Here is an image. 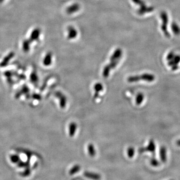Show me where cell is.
I'll use <instances>...</instances> for the list:
<instances>
[{
  "label": "cell",
  "mask_w": 180,
  "mask_h": 180,
  "mask_svg": "<svg viewBox=\"0 0 180 180\" xmlns=\"http://www.w3.org/2000/svg\"><path fill=\"white\" fill-rule=\"evenodd\" d=\"M156 79V77L153 74L144 73L140 75L130 76L127 78V81L129 83H135L143 81L147 82H154Z\"/></svg>",
  "instance_id": "1"
},
{
  "label": "cell",
  "mask_w": 180,
  "mask_h": 180,
  "mask_svg": "<svg viewBox=\"0 0 180 180\" xmlns=\"http://www.w3.org/2000/svg\"><path fill=\"white\" fill-rule=\"evenodd\" d=\"M132 2L136 5L139 6V9L137 11V13L140 16L148 13H151L154 11V8L152 6H149L147 5L146 2L144 0H132Z\"/></svg>",
  "instance_id": "2"
},
{
  "label": "cell",
  "mask_w": 180,
  "mask_h": 180,
  "mask_svg": "<svg viewBox=\"0 0 180 180\" xmlns=\"http://www.w3.org/2000/svg\"><path fill=\"white\" fill-rule=\"evenodd\" d=\"M160 18L162 20V25L161 28L164 36L165 37L169 38H170V33L168 30V25L169 22V16L166 11H162L160 13Z\"/></svg>",
  "instance_id": "3"
},
{
  "label": "cell",
  "mask_w": 180,
  "mask_h": 180,
  "mask_svg": "<svg viewBox=\"0 0 180 180\" xmlns=\"http://www.w3.org/2000/svg\"><path fill=\"white\" fill-rule=\"evenodd\" d=\"M180 63V55L175 54L174 58L168 62V65L171 68L172 71H177L179 69V64Z\"/></svg>",
  "instance_id": "4"
},
{
  "label": "cell",
  "mask_w": 180,
  "mask_h": 180,
  "mask_svg": "<svg viewBox=\"0 0 180 180\" xmlns=\"http://www.w3.org/2000/svg\"><path fill=\"white\" fill-rule=\"evenodd\" d=\"M155 151H156V144L153 140H150L147 146L144 148H140L139 149V152L140 153H144L145 152H149L154 154Z\"/></svg>",
  "instance_id": "5"
},
{
  "label": "cell",
  "mask_w": 180,
  "mask_h": 180,
  "mask_svg": "<svg viewBox=\"0 0 180 180\" xmlns=\"http://www.w3.org/2000/svg\"><path fill=\"white\" fill-rule=\"evenodd\" d=\"M55 97L59 99L60 102V106L62 109H64L67 104V99L64 94L61 92H56L55 93Z\"/></svg>",
  "instance_id": "6"
},
{
  "label": "cell",
  "mask_w": 180,
  "mask_h": 180,
  "mask_svg": "<svg viewBox=\"0 0 180 180\" xmlns=\"http://www.w3.org/2000/svg\"><path fill=\"white\" fill-rule=\"evenodd\" d=\"M29 92H30V89L29 87L26 85H24L22 87L21 90L17 92L16 94H15V98L19 99L22 95H26L27 98H30Z\"/></svg>",
  "instance_id": "7"
},
{
  "label": "cell",
  "mask_w": 180,
  "mask_h": 180,
  "mask_svg": "<svg viewBox=\"0 0 180 180\" xmlns=\"http://www.w3.org/2000/svg\"><path fill=\"white\" fill-rule=\"evenodd\" d=\"M15 56V53L14 52H11L10 53H9L5 58H4L2 61L0 63V67H5L8 65L9 63L10 62V60L14 58Z\"/></svg>",
  "instance_id": "8"
},
{
  "label": "cell",
  "mask_w": 180,
  "mask_h": 180,
  "mask_svg": "<svg viewBox=\"0 0 180 180\" xmlns=\"http://www.w3.org/2000/svg\"><path fill=\"white\" fill-rule=\"evenodd\" d=\"M41 34V30L39 28H36L31 33L29 40L31 43L37 41L39 39Z\"/></svg>",
  "instance_id": "9"
},
{
  "label": "cell",
  "mask_w": 180,
  "mask_h": 180,
  "mask_svg": "<svg viewBox=\"0 0 180 180\" xmlns=\"http://www.w3.org/2000/svg\"><path fill=\"white\" fill-rule=\"evenodd\" d=\"M68 35V39L69 40L74 39L76 38L78 35V32L75 28L72 26H69L67 28Z\"/></svg>",
  "instance_id": "10"
},
{
  "label": "cell",
  "mask_w": 180,
  "mask_h": 180,
  "mask_svg": "<svg viewBox=\"0 0 180 180\" xmlns=\"http://www.w3.org/2000/svg\"><path fill=\"white\" fill-rule=\"evenodd\" d=\"M122 50L121 49H117L112 54V56L110 58V62L114 61L116 60H120L122 56Z\"/></svg>",
  "instance_id": "11"
},
{
  "label": "cell",
  "mask_w": 180,
  "mask_h": 180,
  "mask_svg": "<svg viewBox=\"0 0 180 180\" xmlns=\"http://www.w3.org/2000/svg\"><path fill=\"white\" fill-rule=\"evenodd\" d=\"M80 9V6L79 4L75 3L70 6L68 7L66 9V12L68 14H72L78 11Z\"/></svg>",
  "instance_id": "12"
},
{
  "label": "cell",
  "mask_w": 180,
  "mask_h": 180,
  "mask_svg": "<svg viewBox=\"0 0 180 180\" xmlns=\"http://www.w3.org/2000/svg\"><path fill=\"white\" fill-rule=\"evenodd\" d=\"M84 175L85 177L94 180H99L101 178V176L98 174L90 172H85L84 173Z\"/></svg>",
  "instance_id": "13"
},
{
  "label": "cell",
  "mask_w": 180,
  "mask_h": 180,
  "mask_svg": "<svg viewBox=\"0 0 180 180\" xmlns=\"http://www.w3.org/2000/svg\"><path fill=\"white\" fill-rule=\"evenodd\" d=\"M52 62V54L51 52H48L44 58L43 63L45 66H49Z\"/></svg>",
  "instance_id": "14"
},
{
  "label": "cell",
  "mask_w": 180,
  "mask_h": 180,
  "mask_svg": "<svg viewBox=\"0 0 180 180\" xmlns=\"http://www.w3.org/2000/svg\"><path fill=\"white\" fill-rule=\"evenodd\" d=\"M160 157L161 161L163 163H166L167 161V149L164 146L161 147L160 150Z\"/></svg>",
  "instance_id": "15"
},
{
  "label": "cell",
  "mask_w": 180,
  "mask_h": 180,
  "mask_svg": "<svg viewBox=\"0 0 180 180\" xmlns=\"http://www.w3.org/2000/svg\"><path fill=\"white\" fill-rule=\"evenodd\" d=\"M30 79L31 83L33 84V85L36 86L38 85V82H39V78L37 75V72L36 71H33L30 74Z\"/></svg>",
  "instance_id": "16"
},
{
  "label": "cell",
  "mask_w": 180,
  "mask_h": 180,
  "mask_svg": "<svg viewBox=\"0 0 180 180\" xmlns=\"http://www.w3.org/2000/svg\"><path fill=\"white\" fill-rule=\"evenodd\" d=\"M171 28L173 34L175 35L179 36L180 35V27L177 22H173L171 25Z\"/></svg>",
  "instance_id": "17"
},
{
  "label": "cell",
  "mask_w": 180,
  "mask_h": 180,
  "mask_svg": "<svg viewBox=\"0 0 180 180\" xmlns=\"http://www.w3.org/2000/svg\"><path fill=\"white\" fill-rule=\"evenodd\" d=\"M77 128V125L76 123L72 122L70 124L69 127V134L71 137L74 136Z\"/></svg>",
  "instance_id": "18"
},
{
  "label": "cell",
  "mask_w": 180,
  "mask_h": 180,
  "mask_svg": "<svg viewBox=\"0 0 180 180\" xmlns=\"http://www.w3.org/2000/svg\"><path fill=\"white\" fill-rule=\"evenodd\" d=\"M94 88L95 91L94 96H95V98H97L98 97L99 92H101L102 91H103L104 87H103V85L101 83H97L96 84H95Z\"/></svg>",
  "instance_id": "19"
},
{
  "label": "cell",
  "mask_w": 180,
  "mask_h": 180,
  "mask_svg": "<svg viewBox=\"0 0 180 180\" xmlns=\"http://www.w3.org/2000/svg\"><path fill=\"white\" fill-rule=\"evenodd\" d=\"M31 42H30V41L29 40V39H25L22 42V50L23 51L27 53L28 52L30 51V44H31Z\"/></svg>",
  "instance_id": "20"
},
{
  "label": "cell",
  "mask_w": 180,
  "mask_h": 180,
  "mask_svg": "<svg viewBox=\"0 0 180 180\" xmlns=\"http://www.w3.org/2000/svg\"><path fill=\"white\" fill-rule=\"evenodd\" d=\"M145 98L144 95L142 93H139L136 96L135 101H136V104L137 105H140L142 104V103H143Z\"/></svg>",
  "instance_id": "21"
},
{
  "label": "cell",
  "mask_w": 180,
  "mask_h": 180,
  "mask_svg": "<svg viewBox=\"0 0 180 180\" xmlns=\"http://www.w3.org/2000/svg\"><path fill=\"white\" fill-rule=\"evenodd\" d=\"M89 154L91 157H94L96 155V150L95 147L93 144H89L87 147Z\"/></svg>",
  "instance_id": "22"
},
{
  "label": "cell",
  "mask_w": 180,
  "mask_h": 180,
  "mask_svg": "<svg viewBox=\"0 0 180 180\" xmlns=\"http://www.w3.org/2000/svg\"><path fill=\"white\" fill-rule=\"evenodd\" d=\"M111 70V68L110 67L109 65H107L106 66H105V67L103 69V73H102L103 77H104L105 78H107L109 77Z\"/></svg>",
  "instance_id": "23"
},
{
  "label": "cell",
  "mask_w": 180,
  "mask_h": 180,
  "mask_svg": "<svg viewBox=\"0 0 180 180\" xmlns=\"http://www.w3.org/2000/svg\"><path fill=\"white\" fill-rule=\"evenodd\" d=\"M127 155L129 158H132L135 155V149L132 147H129L127 149Z\"/></svg>",
  "instance_id": "24"
},
{
  "label": "cell",
  "mask_w": 180,
  "mask_h": 180,
  "mask_svg": "<svg viewBox=\"0 0 180 180\" xmlns=\"http://www.w3.org/2000/svg\"><path fill=\"white\" fill-rule=\"evenodd\" d=\"M80 166L78 165H76L73 166L71 168V170H70V175H74V174H76V173H77L78 171H80Z\"/></svg>",
  "instance_id": "25"
},
{
  "label": "cell",
  "mask_w": 180,
  "mask_h": 180,
  "mask_svg": "<svg viewBox=\"0 0 180 180\" xmlns=\"http://www.w3.org/2000/svg\"><path fill=\"white\" fill-rule=\"evenodd\" d=\"M10 160H11L12 162L14 163H18L20 161V157L18 156V155H12L10 156Z\"/></svg>",
  "instance_id": "26"
},
{
  "label": "cell",
  "mask_w": 180,
  "mask_h": 180,
  "mask_svg": "<svg viewBox=\"0 0 180 180\" xmlns=\"http://www.w3.org/2000/svg\"><path fill=\"white\" fill-rule=\"evenodd\" d=\"M17 73L15 72H13L11 71H5L4 75H5V77H6L7 78H12V77L13 76H16Z\"/></svg>",
  "instance_id": "27"
},
{
  "label": "cell",
  "mask_w": 180,
  "mask_h": 180,
  "mask_svg": "<svg viewBox=\"0 0 180 180\" xmlns=\"http://www.w3.org/2000/svg\"><path fill=\"white\" fill-rule=\"evenodd\" d=\"M150 164L151 165V166L154 167H158L160 165L159 162L155 158H152V159H151Z\"/></svg>",
  "instance_id": "28"
},
{
  "label": "cell",
  "mask_w": 180,
  "mask_h": 180,
  "mask_svg": "<svg viewBox=\"0 0 180 180\" xmlns=\"http://www.w3.org/2000/svg\"><path fill=\"white\" fill-rule=\"evenodd\" d=\"M120 60H116L114 61L110 62L109 66H110V67L111 68V69H114L116 67V66H117V65L118 64L119 61H120Z\"/></svg>",
  "instance_id": "29"
},
{
  "label": "cell",
  "mask_w": 180,
  "mask_h": 180,
  "mask_svg": "<svg viewBox=\"0 0 180 180\" xmlns=\"http://www.w3.org/2000/svg\"><path fill=\"white\" fill-rule=\"evenodd\" d=\"M175 55V54L174 52L171 51L170 52H169V53L168 54V55H167V57H166L167 61H169L171 60L173 58H174Z\"/></svg>",
  "instance_id": "30"
},
{
  "label": "cell",
  "mask_w": 180,
  "mask_h": 180,
  "mask_svg": "<svg viewBox=\"0 0 180 180\" xmlns=\"http://www.w3.org/2000/svg\"><path fill=\"white\" fill-rule=\"evenodd\" d=\"M30 174H31V170L29 168H27L24 172L21 173V175L23 177H27Z\"/></svg>",
  "instance_id": "31"
},
{
  "label": "cell",
  "mask_w": 180,
  "mask_h": 180,
  "mask_svg": "<svg viewBox=\"0 0 180 180\" xmlns=\"http://www.w3.org/2000/svg\"><path fill=\"white\" fill-rule=\"evenodd\" d=\"M32 97L34 99L39 100V101H40V100L41 99V96L40 95H39V94H33L32 95Z\"/></svg>",
  "instance_id": "32"
},
{
  "label": "cell",
  "mask_w": 180,
  "mask_h": 180,
  "mask_svg": "<svg viewBox=\"0 0 180 180\" xmlns=\"http://www.w3.org/2000/svg\"><path fill=\"white\" fill-rule=\"evenodd\" d=\"M16 76L20 80H24V79L26 78V76L25 75H23V74H20V75H19V74H18L17 73Z\"/></svg>",
  "instance_id": "33"
},
{
  "label": "cell",
  "mask_w": 180,
  "mask_h": 180,
  "mask_svg": "<svg viewBox=\"0 0 180 180\" xmlns=\"http://www.w3.org/2000/svg\"><path fill=\"white\" fill-rule=\"evenodd\" d=\"M176 144H177L178 146L180 147V139L178 140V141L176 142Z\"/></svg>",
  "instance_id": "34"
},
{
  "label": "cell",
  "mask_w": 180,
  "mask_h": 180,
  "mask_svg": "<svg viewBox=\"0 0 180 180\" xmlns=\"http://www.w3.org/2000/svg\"><path fill=\"white\" fill-rule=\"evenodd\" d=\"M5 0H0V3H2Z\"/></svg>",
  "instance_id": "35"
},
{
  "label": "cell",
  "mask_w": 180,
  "mask_h": 180,
  "mask_svg": "<svg viewBox=\"0 0 180 180\" xmlns=\"http://www.w3.org/2000/svg\"></svg>",
  "instance_id": "36"
}]
</instances>
